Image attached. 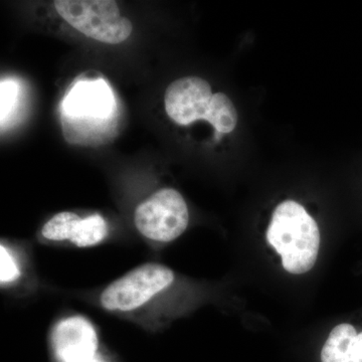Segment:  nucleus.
<instances>
[{
  "mask_svg": "<svg viewBox=\"0 0 362 362\" xmlns=\"http://www.w3.org/2000/svg\"><path fill=\"white\" fill-rule=\"evenodd\" d=\"M114 107L113 93L103 80L78 83L63 102L66 117L84 121L106 120Z\"/></svg>",
  "mask_w": 362,
  "mask_h": 362,
  "instance_id": "8",
  "label": "nucleus"
},
{
  "mask_svg": "<svg viewBox=\"0 0 362 362\" xmlns=\"http://www.w3.org/2000/svg\"><path fill=\"white\" fill-rule=\"evenodd\" d=\"M42 235L52 242L70 240L76 247H88L103 242L108 235V226L100 214L81 218L77 214L62 211L45 223Z\"/></svg>",
  "mask_w": 362,
  "mask_h": 362,
  "instance_id": "7",
  "label": "nucleus"
},
{
  "mask_svg": "<svg viewBox=\"0 0 362 362\" xmlns=\"http://www.w3.org/2000/svg\"><path fill=\"white\" fill-rule=\"evenodd\" d=\"M173 281L175 273L168 267L144 264L107 286L100 296V303L108 311L137 310L168 289Z\"/></svg>",
  "mask_w": 362,
  "mask_h": 362,
  "instance_id": "3",
  "label": "nucleus"
},
{
  "mask_svg": "<svg viewBox=\"0 0 362 362\" xmlns=\"http://www.w3.org/2000/svg\"><path fill=\"white\" fill-rule=\"evenodd\" d=\"M207 122L214 126L218 135L228 134L237 126L238 113L235 105L223 93L214 94Z\"/></svg>",
  "mask_w": 362,
  "mask_h": 362,
  "instance_id": "10",
  "label": "nucleus"
},
{
  "mask_svg": "<svg viewBox=\"0 0 362 362\" xmlns=\"http://www.w3.org/2000/svg\"><path fill=\"white\" fill-rule=\"evenodd\" d=\"M21 277V271L13 255L6 246H0V282L11 284Z\"/></svg>",
  "mask_w": 362,
  "mask_h": 362,
  "instance_id": "11",
  "label": "nucleus"
},
{
  "mask_svg": "<svg viewBox=\"0 0 362 362\" xmlns=\"http://www.w3.org/2000/svg\"><path fill=\"white\" fill-rule=\"evenodd\" d=\"M267 240L280 255L288 273L301 275L315 265L320 233L316 221L298 202L285 201L276 207Z\"/></svg>",
  "mask_w": 362,
  "mask_h": 362,
  "instance_id": "1",
  "label": "nucleus"
},
{
  "mask_svg": "<svg viewBox=\"0 0 362 362\" xmlns=\"http://www.w3.org/2000/svg\"><path fill=\"white\" fill-rule=\"evenodd\" d=\"M214 94L204 78L185 77L171 83L164 95L169 118L178 125L187 126L209 119Z\"/></svg>",
  "mask_w": 362,
  "mask_h": 362,
  "instance_id": "5",
  "label": "nucleus"
},
{
  "mask_svg": "<svg viewBox=\"0 0 362 362\" xmlns=\"http://www.w3.org/2000/svg\"><path fill=\"white\" fill-rule=\"evenodd\" d=\"M52 347L61 362H101L99 340L93 324L82 316H71L57 324Z\"/></svg>",
  "mask_w": 362,
  "mask_h": 362,
  "instance_id": "6",
  "label": "nucleus"
},
{
  "mask_svg": "<svg viewBox=\"0 0 362 362\" xmlns=\"http://www.w3.org/2000/svg\"><path fill=\"white\" fill-rule=\"evenodd\" d=\"M321 362H362V325L335 326L321 351Z\"/></svg>",
  "mask_w": 362,
  "mask_h": 362,
  "instance_id": "9",
  "label": "nucleus"
},
{
  "mask_svg": "<svg viewBox=\"0 0 362 362\" xmlns=\"http://www.w3.org/2000/svg\"><path fill=\"white\" fill-rule=\"evenodd\" d=\"M18 97V87L13 82H1V124L13 110Z\"/></svg>",
  "mask_w": 362,
  "mask_h": 362,
  "instance_id": "12",
  "label": "nucleus"
},
{
  "mask_svg": "<svg viewBox=\"0 0 362 362\" xmlns=\"http://www.w3.org/2000/svg\"><path fill=\"white\" fill-rule=\"evenodd\" d=\"M57 13L86 37L108 45L125 42L133 26L112 0H56Z\"/></svg>",
  "mask_w": 362,
  "mask_h": 362,
  "instance_id": "2",
  "label": "nucleus"
},
{
  "mask_svg": "<svg viewBox=\"0 0 362 362\" xmlns=\"http://www.w3.org/2000/svg\"><path fill=\"white\" fill-rule=\"evenodd\" d=\"M189 213L182 195L173 188L154 192L135 209L134 223L147 239L170 243L187 230Z\"/></svg>",
  "mask_w": 362,
  "mask_h": 362,
  "instance_id": "4",
  "label": "nucleus"
}]
</instances>
